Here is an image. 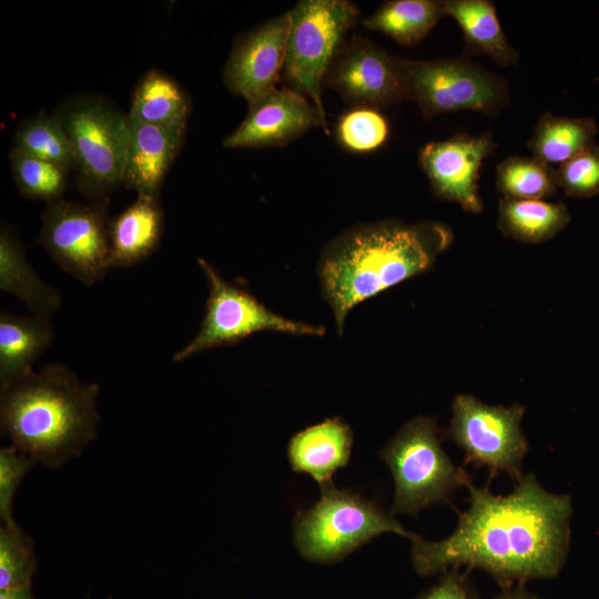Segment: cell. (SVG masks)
<instances>
[{"mask_svg":"<svg viewBox=\"0 0 599 599\" xmlns=\"http://www.w3.org/2000/svg\"><path fill=\"white\" fill-rule=\"evenodd\" d=\"M352 445V429L335 417L296 433L287 455L294 471L308 474L322 488L333 484V475L348 463Z\"/></svg>","mask_w":599,"mask_h":599,"instance_id":"obj_17","label":"cell"},{"mask_svg":"<svg viewBox=\"0 0 599 599\" xmlns=\"http://www.w3.org/2000/svg\"><path fill=\"white\" fill-rule=\"evenodd\" d=\"M597 133L595 119L545 112L538 119L527 145L534 158L550 166H559L595 143Z\"/></svg>","mask_w":599,"mask_h":599,"instance_id":"obj_23","label":"cell"},{"mask_svg":"<svg viewBox=\"0 0 599 599\" xmlns=\"http://www.w3.org/2000/svg\"><path fill=\"white\" fill-rule=\"evenodd\" d=\"M0 392L1 432L34 463L58 469L97 437L100 386L61 364H47Z\"/></svg>","mask_w":599,"mask_h":599,"instance_id":"obj_3","label":"cell"},{"mask_svg":"<svg viewBox=\"0 0 599 599\" xmlns=\"http://www.w3.org/2000/svg\"><path fill=\"white\" fill-rule=\"evenodd\" d=\"M496 186L502 197L542 200L558 189L556 169L532 155H511L498 164Z\"/></svg>","mask_w":599,"mask_h":599,"instance_id":"obj_27","label":"cell"},{"mask_svg":"<svg viewBox=\"0 0 599 599\" xmlns=\"http://www.w3.org/2000/svg\"><path fill=\"white\" fill-rule=\"evenodd\" d=\"M321 499L297 514L294 538L300 552L317 562L344 558L383 532H395L409 540L415 536L376 505L351 490L322 487Z\"/></svg>","mask_w":599,"mask_h":599,"instance_id":"obj_8","label":"cell"},{"mask_svg":"<svg viewBox=\"0 0 599 599\" xmlns=\"http://www.w3.org/2000/svg\"><path fill=\"white\" fill-rule=\"evenodd\" d=\"M558 187L573 197L599 194V145L592 143L556 169Z\"/></svg>","mask_w":599,"mask_h":599,"instance_id":"obj_31","label":"cell"},{"mask_svg":"<svg viewBox=\"0 0 599 599\" xmlns=\"http://www.w3.org/2000/svg\"><path fill=\"white\" fill-rule=\"evenodd\" d=\"M570 215L562 202L502 197L498 225L506 236L524 243H540L567 226Z\"/></svg>","mask_w":599,"mask_h":599,"instance_id":"obj_24","label":"cell"},{"mask_svg":"<svg viewBox=\"0 0 599 599\" xmlns=\"http://www.w3.org/2000/svg\"><path fill=\"white\" fill-rule=\"evenodd\" d=\"M31 537L17 524L0 528V590L31 586L37 569Z\"/></svg>","mask_w":599,"mask_h":599,"instance_id":"obj_30","label":"cell"},{"mask_svg":"<svg viewBox=\"0 0 599 599\" xmlns=\"http://www.w3.org/2000/svg\"><path fill=\"white\" fill-rule=\"evenodd\" d=\"M11 149L74 170L71 144L54 113L40 111L23 120L14 132Z\"/></svg>","mask_w":599,"mask_h":599,"instance_id":"obj_26","label":"cell"},{"mask_svg":"<svg viewBox=\"0 0 599 599\" xmlns=\"http://www.w3.org/2000/svg\"><path fill=\"white\" fill-rule=\"evenodd\" d=\"M290 26L287 11L234 40L223 70L230 92L250 103L276 88L284 68Z\"/></svg>","mask_w":599,"mask_h":599,"instance_id":"obj_15","label":"cell"},{"mask_svg":"<svg viewBox=\"0 0 599 599\" xmlns=\"http://www.w3.org/2000/svg\"><path fill=\"white\" fill-rule=\"evenodd\" d=\"M445 16L451 17L463 31L466 51L486 54L508 67L519 54L508 42L494 3L489 0H444Z\"/></svg>","mask_w":599,"mask_h":599,"instance_id":"obj_21","label":"cell"},{"mask_svg":"<svg viewBox=\"0 0 599 599\" xmlns=\"http://www.w3.org/2000/svg\"><path fill=\"white\" fill-rule=\"evenodd\" d=\"M422 599H468V597L458 575L450 572Z\"/></svg>","mask_w":599,"mask_h":599,"instance_id":"obj_33","label":"cell"},{"mask_svg":"<svg viewBox=\"0 0 599 599\" xmlns=\"http://www.w3.org/2000/svg\"><path fill=\"white\" fill-rule=\"evenodd\" d=\"M126 119L123 184L138 195L159 197L163 180L182 149L186 129L149 124L130 114Z\"/></svg>","mask_w":599,"mask_h":599,"instance_id":"obj_16","label":"cell"},{"mask_svg":"<svg viewBox=\"0 0 599 599\" xmlns=\"http://www.w3.org/2000/svg\"><path fill=\"white\" fill-rule=\"evenodd\" d=\"M54 336L49 317L0 314V390L32 372Z\"/></svg>","mask_w":599,"mask_h":599,"instance_id":"obj_19","label":"cell"},{"mask_svg":"<svg viewBox=\"0 0 599 599\" xmlns=\"http://www.w3.org/2000/svg\"><path fill=\"white\" fill-rule=\"evenodd\" d=\"M445 16L443 2L435 0H390L362 21L402 45H414Z\"/></svg>","mask_w":599,"mask_h":599,"instance_id":"obj_25","label":"cell"},{"mask_svg":"<svg viewBox=\"0 0 599 599\" xmlns=\"http://www.w3.org/2000/svg\"><path fill=\"white\" fill-rule=\"evenodd\" d=\"M448 437L465 453V464L487 467L490 478L499 471L515 481L521 476V464L528 443L520 422L521 405L490 406L471 395H457L453 402Z\"/></svg>","mask_w":599,"mask_h":599,"instance_id":"obj_11","label":"cell"},{"mask_svg":"<svg viewBox=\"0 0 599 599\" xmlns=\"http://www.w3.org/2000/svg\"><path fill=\"white\" fill-rule=\"evenodd\" d=\"M164 213L159 197L138 195L120 214L110 219V266L129 267L149 257L159 246Z\"/></svg>","mask_w":599,"mask_h":599,"instance_id":"obj_18","label":"cell"},{"mask_svg":"<svg viewBox=\"0 0 599 599\" xmlns=\"http://www.w3.org/2000/svg\"><path fill=\"white\" fill-rule=\"evenodd\" d=\"M326 121L303 93L284 87L274 88L248 103L242 123L223 140L227 149L283 146Z\"/></svg>","mask_w":599,"mask_h":599,"instance_id":"obj_14","label":"cell"},{"mask_svg":"<svg viewBox=\"0 0 599 599\" xmlns=\"http://www.w3.org/2000/svg\"><path fill=\"white\" fill-rule=\"evenodd\" d=\"M395 481L390 514H416L434 504L447 501L470 480L444 451L436 422L426 416L410 419L382 449Z\"/></svg>","mask_w":599,"mask_h":599,"instance_id":"obj_5","label":"cell"},{"mask_svg":"<svg viewBox=\"0 0 599 599\" xmlns=\"http://www.w3.org/2000/svg\"><path fill=\"white\" fill-rule=\"evenodd\" d=\"M72 148L79 187L90 201L109 200L123 184L128 119L112 102L93 94L67 99L54 112Z\"/></svg>","mask_w":599,"mask_h":599,"instance_id":"obj_4","label":"cell"},{"mask_svg":"<svg viewBox=\"0 0 599 599\" xmlns=\"http://www.w3.org/2000/svg\"><path fill=\"white\" fill-rule=\"evenodd\" d=\"M494 149L495 142L488 132L477 136L461 133L424 144L418 162L438 197L455 202L470 213H479L483 210L478 194L479 171Z\"/></svg>","mask_w":599,"mask_h":599,"instance_id":"obj_13","label":"cell"},{"mask_svg":"<svg viewBox=\"0 0 599 599\" xmlns=\"http://www.w3.org/2000/svg\"><path fill=\"white\" fill-rule=\"evenodd\" d=\"M209 284L206 309L196 335L173 356L183 362L206 349L233 345L261 331L322 336L324 327L274 313L248 291L227 282L209 262L197 258Z\"/></svg>","mask_w":599,"mask_h":599,"instance_id":"obj_9","label":"cell"},{"mask_svg":"<svg viewBox=\"0 0 599 599\" xmlns=\"http://www.w3.org/2000/svg\"><path fill=\"white\" fill-rule=\"evenodd\" d=\"M451 240L440 223L395 220L353 226L333 238L318 260L317 276L338 334L357 304L428 270Z\"/></svg>","mask_w":599,"mask_h":599,"instance_id":"obj_2","label":"cell"},{"mask_svg":"<svg viewBox=\"0 0 599 599\" xmlns=\"http://www.w3.org/2000/svg\"><path fill=\"white\" fill-rule=\"evenodd\" d=\"M283 75L307 97L326 121L322 92L326 73L358 22L359 10L347 0H301L291 10Z\"/></svg>","mask_w":599,"mask_h":599,"instance_id":"obj_6","label":"cell"},{"mask_svg":"<svg viewBox=\"0 0 599 599\" xmlns=\"http://www.w3.org/2000/svg\"><path fill=\"white\" fill-rule=\"evenodd\" d=\"M191 100L184 88L169 74L149 70L138 82L128 114L142 122L186 129Z\"/></svg>","mask_w":599,"mask_h":599,"instance_id":"obj_22","label":"cell"},{"mask_svg":"<svg viewBox=\"0 0 599 599\" xmlns=\"http://www.w3.org/2000/svg\"><path fill=\"white\" fill-rule=\"evenodd\" d=\"M0 599H34L31 586L0 590Z\"/></svg>","mask_w":599,"mask_h":599,"instance_id":"obj_34","label":"cell"},{"mask_svg":"<svg viewBox=\"0 0 599 599\" xmlns=\"http://www.w3.org/2000/svg\"><path fill=\"white\" fill-rule=\"evenodd\" d=\"M336 140L353 153H369L382 148L389 138V123L379 109L351 106L336 123Z\"/></svg>","mask_w":599,"mask_h":599,"instance_id":"obj_29","label":"cell"},{"mask_svg":"<svg viewBox=\"0 0 599 599\" xmlns=\"http://www.w3.org/2000/svg\"><path fill=\"white\" fill-rule=\"evenodd\" d=\"M0 288L22 301L37 316L50 317L61 306L60 292L40 278L13 230L3 222L0 230Z\"/></svg>","mask_w":599,"mask_h":599,"instance_id":"obj_20","label":"cell"},{"mask_svg":"<svg viewBox=\"0 0 599 599\" xmlns=\"http://www.w3.org/2000/svg\"><path fill=\"white\" fill-rule=\"evenodd\" d=\"M396 62L406 100L426 120L463 110L496 115L509 102L506 81L466 58Z\"/></svg>","mask_w":599,"mask_h":599,"instance_id":"obj_7","label":"cell"},{"mask_svg":"<svg viewBox=\"0 0 599 599\" xmlns=\"http://www.w3.org/2000/svg\"><path fill=\"white\" fill-rule=\"evenodd\" d=\"M498 599H535V598L524 592H510V593H506L501 596Z\"/></svg>","mask_w":599,"mask_h":599,"instance_id":"obj_35","label":"cell"},{"mask_svg":"<svg viewBox=\"0 0 599 599\" xmlns=\"http://www.w3.org/2000/svg\"><path fill=\"white\" fill-rule=\"evenodd\" d=\"M35 463L12 445L0 449V518L14 522L13 499L26 474Z\"/></svg>","mask_w":599,"mask_h":599,"instance_id":"obj_32","label":"cell"},{"mask_svg":"<svg viewBox=\"0 0 599 599\" xmlns=\"http://www.w3.org/2000/svg\"><path fill=\"white\" fill-rule=\"evenodd\" d=\"M469 508L458 512L453 534L440 540L410 541L416 571L426 576L448 567L480 568L502 581L549 578L569 550L572 502L569 495L548 493L528 473L507 496L469 481Z\"/></svg>","mask_w":599,"mask_h":599,"instance_id":"obj_1","label":"cell"},{"mask_svg":"<svg viewBox=\"0 0 599 599\" xmlns=\"http://www.w3.org/2000/svg\"><path fill=\"white\" fill-rule=\"evenodd\" d=\"M12 175L21 195L47 203L62 199L69 169L50 161L10 150Z\"/></svg>","mask_w":599,"mask_h":599,"instance_id":"obj_28","label":"cell"},{"mask_svg":"<svg viewBox=\"0 0 599 599\" xmlns=\"http://www.w3.org/2000/svg\"><path fill=\"white\" fill-rule=\"evenodd\" d=\"M109 200L47 203L39 242L54 263L85 285L106 275L110 266Z\"/></svg>","mask_w":599,"mask_h":599,"instance_id":"obj_10","label":"cell"},{"mask_svg":"<svg viewBox=\"0 0 599 599\" xmlns=\"http://www.w3.org/2000/svg\"><path fill=\"white\" fill-rule=\"evenodd\" d=\"M395 55L362 35L345 41L334 58L324 85L351 106L384 109L406 100Z\"/></svg>","mask_w":599,"mask_h":599,"instance_id":"obj_12","label":"cell"}]
</instances>
